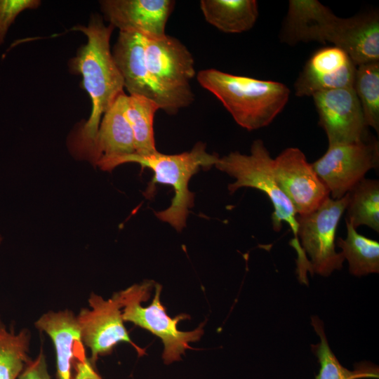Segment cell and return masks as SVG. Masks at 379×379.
Masks as SVG:
<instances>
[{
	"label": "cell",
	"instance_id": "obj_1",
	"mask_svg": "<svg viewBox=\"0 0 379 379\" xmlns=\"http://www.w3.org/2000/svg\"><path fill=\"white\" fill-rule=\"evenodd\" d=\"M74 29L81 32L87 39L69 62L71 72L81 75L82 87L91 100L90 117L77 138V145L86 153L96 135L102 116L124 93V84L110 48L114 28L109 24L105 25L99 15H92L87 26L77 25Z\"/></svg>",
	"mask_w": 379,
	"mask_h": 379
},
{
	"label": "cell",
	"instance_id": "obj_2",
	"mask_svg": "<svg viewBox=\"0 0 379 379\" xmlns=\"http://www.w3.org/2000/svg\"><path fill=\"white\" fill-rule=\"evenodd\" d=\"M199 84L213 93L234 121L248 131L268 126L286 106L290 90L284 84L238 76L215 69L201 70Z\"/></svg>",
	"mask_w": 379,
	"mask_h": 379
},
{
	"label": "cell",
	"instance_id": "obj_3",
	"mask_svg": "<svg viewBox=\"0 0 379 379\" xmlns=\"http://www.w3.org/2000/svg\"><path fill=\"white\" fill-rule=\"evenodd\" d=\"M273 164L274 159L263 141L257 139L251 144L249 154L230 152L219 157L215 166L235 179L234 182L228 185L230 194L241 187H251L260 190L268 197L274 208L271 218L272 228L276 232L280 231L284 222L291 227L294 237L290 245L298 255L296 272L298 275L304 276L310 266L298 238V214L274 179Z\"/></svg>",
	"mask_w": 379,
	"mask_h": 379
},
{
	"label": "cell",
	"instance_id": "obj_4",
	"mask_svg": "<svg viewBox=\"0 0 379 379\" xmlns=\"http://www.w3.org/2000/svg\"><path fill=\"white\" fill-rule=\"evenodd\" d=\"M218 159V154L207 152L206 144L199 142L190 152L177 154H164L157 152L147 156L134 154L128 157L124 163L136 162L154 172L146 196L150 197L157 183L173 187L174 197L171 204L166 210L155 213V215L180 231L185 227L189 208L194 206V194L188 189L190 178L201 168L208 169L215 166Z\"/></svg>",
	"mask_w": 379,
	"mask_h": 379
},
{
	"label": "cell",
	"instance_id": "obj_5",
	"mask_svg": "<svg viewBox=\"0 0 379 379\" xmlns=\"http://www.w3.org/2000/svg\"><path fill=\"white\" fill-rule=\"evenodd\" d=\"M154 283L144 281L141 284H134L119 291L124 321H129L144 328L161 340L164 344L162 359L165 364L180 361L181 355L190 348V343L200 340L204 334V324L191 331H182L178 328V323L190 318L187 314H180L171 317L166 308L161 302L160 295L162 286L155 284V293L151 304L142 306L151 294Z\"/></svg>",
	"mask_w": 379,
	"mask_h": 379
},
{
	"label": "cell",
	"instance_id": "obj_6",
	"mask_svg": "<svg viewBox=\"0 0 379 379\" xmlns=\"http://www.w3.org/2000/svg\"><path fill=\"white\" fill-rule=\"evenodd\" d=\"M347 202V194L338 199L328 197L314 211L297 217L298 238L310 258L312 275L328 277L343 267L345 259L335 251V235Z\"/></svg>",
	"mask_w": 379,
	"mask_h": 379
},
{
	"label": "cell",
	"instance_id": "obj_7",
	"mask_svg": "<svg viewBox=\"0 0 379 379\" xmlns=\"http://www.w3.org/2000/svg\"><path fill=\"white\" fill-rule=\"evenodd\" d=\"M145 36L136 32L119 33L112 53L123 77L124 88L129 95L147 98L166 113L175 114L193 100L167 91L156 81L145 63Z\"/></svg>",
	"mask_w": 379,
	"mask_h": 379
},
{
	"label": "cell",
	"instance_id": "obj_8",
	"mask_svg": "<svg viewBox=\"0 0 379 379\" xmlns=\"http://www.w3.org/2000/svg\"><path fill=\"white\" fill-rule=\"evenodd\" d=\"M379 145L375 138L328 146L324 154L312 164L327 187L330 197H343L365 178L371 169L378 167Z\"/></svg>",
	"mask_w": 379,
	"mask_h": 379
},
{
	"label": "cell",
	"instance_id": "obj_9",
	"mask_svg": "<svg viewBox=\"0 0 379 379\" xmlns=\"http://www.w3.org/2000/svg\"><path fill=\"white\" fill-rule=\"evenodd\" d=\"M88 300L90 308L81 309L76 317L82 340L90 350V359L94 365L99 357L111 354L120 343L131 345L139 357L145 354V350L131 339L124 324L119 292L107 300L91 293Z\"/></svg>",
	"mask_w": 379,
	"mask_h": 379
},
{
	"label": "cell",
	"instance_id": "obj_10",
	"mask_svg": "<svg viewBox=\"0 0 379 379\" xmlns=\"http://www.w3.org/2000/svg\"><path fill=\"white\" fill-rule=\"evenodd\" d=\"M34 325L49 336L54 345L58 379H103L87 355L73 312L48 311Z\"/></svg>",
	"mask_w": 379,
	"mask_h": 379
},
{
	"label": "cell",
	"instance_id": "obj_11",
	"mask_svg": "<svg viewBox=\"0 0 379 379\" xmlns=\"http://www.w3.org/2000/svg\"><path fill=\"white\" fill-rule=\"evenodd\" d=\"M312 98L328 146L369 138L368 126L354 88L322 91Z\"/></svg>",
	"mask_w": 379,
	"mask_h": 379
},
{
	"label": "cell",
	"instance_id": "obj_12",
	"mask_svg": "<svg viewBox=\"0 0 379 379\" xmlns=\"http://www.w3.org/2000/svg\"><path fill=\"white\" fill-rule=\"evenodd\" d=\"M273 172L277 185L293 205L298 215L314 211L330 197L312 164L298 147L286 148L274 159Z\"/></svg>",
	"mask_w": 379,
	"mask_h": 379
},
{
	"label": "cell",
	"instance_id": "obj_13",
	"mask_svg": "<svg viewBox=\"0 0 379 379\" xmlns=\"http://www.w3.org/2000/svg\"><path fill=\"white\" fill-rule=\"evenodd\" d=\"M147 67L167 91L194 100L190 81L195 77L194 60L187 48L175 37L145 40Z\"/></svg>",
	"mask_w": 379,
	"mask_h": 379
},
{
	"label": "cell",
	"instance_id": "obj_14",
	"mask_svg": "<svg viewBox=\"0 0 379 379\" xmlns=\"http://www.w3.org/2000/svg\"><path fill=\"white\" fill-rule=\"evenodd\" d=\"M172 0H102L100 10L105 20L119 32H136L147 39H160L173 11Z\"/></svg>",
	"mask_w": 379,
	"mask_h": 379
},
{
	"label": "cell",
	"instance_id": "obj_15",
	"mask_svg": "<svg viewBox=\"0 0 379 379\" xmlns=\"http://www.w3.org/2000/svg\"><path fill=\"white\" fill-rule=\"evenodd\" d=\"M357 66L341 48L327 46L314 52L294 86L297 96H312L331 89L354 88Z\"/></svg>",
	"mask_w": 379,
	"mask_h": 379
},
{
	"label": "cell",
	"instance_id": "obj_16",
	"mask_svg": "<svg viewBox=\"0 0 379 379\" xmlns=\"http://www.w3.org/2000/svg\"><path fill=\"white\" fill-rule=\"evenodd\" d=\"M126 93L120 94L104 114L93 142L86 152L105 170L124 164L135 154L133 133L126 117Z\"/></svg>",
	"mask_w": 379,
	"mask_h": 379
},
{
	"label": "cell",
	"instance_id": "obj_17",
	"mask_svg": "<svg viewBox=\"0 0 379 379\" xmlns=\"http://www.w3.org/2000/svg\"><path fill=\"white\" fill-rule=\"evenodd\" d=\"M341 20L317 0H291L279 38L290 46L310 41L331 43Z\"/></svg>",
	"mask_w": 379,
	"mask_h": 379
},
{
	"label": "cell",
	"instance_id": "obj_18",
	"mask_svg": "<svg viewBox=\"0 0 379 379\" xmlns=\"http://www.w3.org/2000/svg\"><path fill=\"white\" fill-rule=\"evenodd\" d=\"M331 43L357 67L379 62V15L376 11L342 18Z\"/></svg>",
	"mask_w": 379,
	"mask_h": 379
},
{
	"label": "cell",
	"instance_id": "obj_19",
	"mask_svg": "<svg viewBox=\"0 0 379 379\" xmlns=\"http://www.w3.org/2000/svg\"><path fill=\"white\" fill-rule=\"evenodd\" d=\"M200 8L205 20L225 33L251 29L258 16L255 0H201Z\"/></svg>",
	"mask_w": 379,
	"mask_h": 379
},
{
	"label": "cell",
	"instance_id": "obj_20",
	"mask_svg": "<svg viewBox=\"0 0 379 379\" xmlns=\"http://www.w3.org/2000/svg\"><path fill=\"white\" fill-rule=\"evenodd\" d=\"M311 324L320 339L318 344L311 345L312 352L317 357L320 365L319 372L316 379L378 378V366L369 363H361L352 371L343 366L329 347L322 321L318 317L312 316Z\"/></svg>",
	"mask_w": 379,
	"mask_h": 379
},
{
	"label": "cell",
	"instance_id": "obj_21",
	"mask_svg": "<svg viewBox=\"0 0 379 379\" xmlns=\"http://www.w3.org/2000/svg\"><path fill=\"white\" fill-rule=\"evenodd\" d=\"M347 236L335 241L341 248V254L349 264V271L354 276L361 277L379 272L378 241L359 234L351 223L345 220Z\"/></svg>",
	"mask_w": 379,
	"mask_h": 379
},
{
	"label": "cell",
	"instance_id": "obj_22",
	"mask_svg": "<svg viewBox=\"0 0 379 379\" xmlns=\"http://www.w3.org/2000/svg\"><path fill=\"white\" fill-rule=\"evenodd\" d=\"M159 109V105L147 98L138 95L127 96L126 117L133 133L137 155L147 156L158 152L153 122L154 114Z\"/></svg>",
	"mask_w": 379,
	"mask_h": 379
},
{
	"label": "cell",
	"instance_id": "obj_23",
	"mask_svg": "<svg viewBox=\"0 0 379 379\" xmlns=\"http://www.w3.org/2000/svg\"><path fill=\"white\" fill-rule=\"evenodd\" d=\"M346 220L357 229L366 225L379 232V182L364 178L347 194Z\"/></svg>",
	"mask_w": 379,
	"mask_h": 379
},
{
	"label": "cell",
	"instance_id": "obj_24",
	"mask_svg": "<svg viewBox=\"0 0 379 379\" xmlns=\"http://www.w3.org/2000/svg\"><path fill=\"white\" fill-rule=\"evenodd\" d=\"M30 339L28 329L15 333L0 320V379L18 378L29 359Z\"/></svg>",
	"mask_w": 379,
	"mask_h": 379
},
{
	"label": "cell",
	"instance_id": "obj_25",
	"mask_svg": "<svg viewBox=\"0 0 379 379\" xmlns=\"http://www.w3.org/2000/svg\"><path fill=\"white\" fill-rule=\"evenodd\" d=\"M354 89L368 127L379 132V62L357 67Z\"/></svg>",
	"mask_w": 379,
	"mask_h": 379
},
{
	"label": "cell",
	"instance_id": "obj_26",
	"mask_svg": "<svg viewBox=\"0 0 379 379\" xmlns=\"http://www.w3.org/2000/svg\"><path fill=\"white\" fill-rule=\"evenodd\" d=\"M41 3L39 0H0V45L17 17L26 10L37 8Z\"/></svg>",
	"mask_w": 379,
	"mask_h": 379
},
{
	"label": "cell",
	"instance_id": "obj_27",
	"mask_svg": "<svg viewBox=\"0 0 379 379\" xmlns=\"http://www.w3.org/2000/svg\"><path fill=\"white\" fill-rule=\"evenodd\" d=\"M18 379H51L43 349L34 359H29Z\"/></svg>",
	"mask_w": 379,
	"mask_h": 379
}]
</instances>
